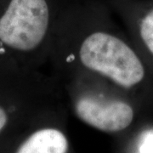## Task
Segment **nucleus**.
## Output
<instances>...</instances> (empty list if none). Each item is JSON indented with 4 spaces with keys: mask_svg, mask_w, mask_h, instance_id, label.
<instances>
[{
    "mask_svg": "<svg viewBox=\"0 0 153 153\" xmlns=\"http://www.w3.org/2000/svg\"><path fill=\"white\" fill-rule=\"evenodd\" d=\"M108 22L61 13L49 60L55 76L84 73L123 94L144 82L142 60Z\"/></svg>",
    "mask_w": 153,
    "mask_h": 153,
    "instance_id": "1",
    "label": "nucleus"
},
{
    "mask_svg": "<svg viewBox=\"0 0 153 153\" xmlns=\"http://www.w3.org/2000/svg\"><path fill=\"white\" fill-rule=\"evenodd\" d=\"M10 123V114L8 111L0 105V134L4 131Z\"/></svg>",
    "mask_w": 153,
    "mask_h": 153,
    "instance_id": "7",
    "label": "nucleus"
},
{
    "mask_svg": "<svg viewBox=\"0 0 153 153\" xmlns=\"http://www.w3.org/2000/svg\"><path fill=\"white\" fill-rule=\"evenodd\" d=\"M68 140L63 132L51 127L34 130L13 153H67Z\"/></svg>",
    "mask_w": 153,
    "mask_h": 153,
    "instance_id": "4",
    "label": "nucleus"
},
{
    "mask_svg": "<svg viewBox=\"0 0 153 153\" xmlns=\"http://www.w3.org/2000/svg\"><path fill=\"white\" fill-rule=\"evenodd\" d=\"M138 34L144 48L153 57V9L146 13L140 20Z\"/></svg>",
    "mask_w": 153,
    "mask_h": 153,
    "instance_id": "5",
    "label": "nucleus"
},
{
    "mask_svg": "<svg viewBox=\"0 0 153 153\" xmlns=\"http://www.w3.org/2000/svg\"><path fill=\"white\" fill-rule=\"evenodd\" d=\"M55 77L75 115L82 123L105 133L123 131L132 123L134 107L119 90L84 73Z\"/></svg>",
    "mask_w": 153,
    "mask_h": 153,
    "instance_id": "2",
    "label": "nucleus"
},
{
    "mask_svg": "<svg viewBox=\"0 0 153 153\" xmlns=\"http://www.w3.org/2000/svg\"><path fill=\"white\" fill-rule=\"evenodd\" d=\"M139 153H153V130L146 132L143 135Z\"/></svg>",
    "mask_w": 153,
    "mask_h": 153,
    "instance_id": "6",
    "label": "nucleus"
},
{
    "mask_svg": "<svg viewBox=\"0 0 153 153\" xmlns=\"http://www.w3.org/2000/svg\"><path fill=\"white\" fill-rule=\"evenodd\" d=\"M60 15L49 0H10L0 16V43L48 63Z\"/></svg>",
    "mask_w": 153,
    "mask_h": 153,
    "instance_id": "3",
    "label": "nucleus"
}]
</instances>
